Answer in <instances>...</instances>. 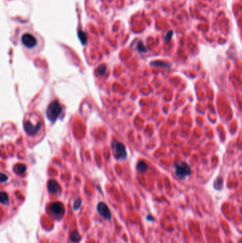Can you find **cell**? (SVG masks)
I'll list each match as a JSON object with an SVG mask.
<instances>
[{"instance_id":"cell-1","label":"cell","mask_w":242,"mask_h":243,"mask_svg":"<svg viewBox=\"0 0 242 243\" xmlns=\"http://www.w3.org/2000/svg\"><path fill=\"white\" fill-rule=\"evenodd\" d=\"M62 112V107L58 101H53L51 103L46 111V115L49 120L55 122L60 114Z\"/></svg>"},{"instance_id":"cell-2","label":"cell","mask_w":242,"mask_h":243,"mask_svg":"<svg viewBox=\"0 0 242 243\" xmlns=\"http://www.w3.org/2000/svg\"><path fill=\"white\" fill-rule=\"evenodd\" d=\"M22 43L25 48H26L28 50H32L35 49L36 46L38 45V41H37L36 37L35 35L30 33H24L22 34Z\"/></svg>"},{"instance_id":"cell-3","label":"cell","mask_w":242,"mask_h":243,"mask_svg":"<svg viewBox=\"0 0 242 243\" xmlns=\"http://www.w3.org/2000/svg\"><path fill=\"white\" fill-rule=\"evenodd\" d=\"M175 174L180 178H185L190 174V168L187 163L180 162L174 166Z\"/></svg>"},{"instance_id":"cell-4","label":"cell","mask_w":242,"mask_h":243,"mask_svg":"<svg viewBox=\"0 0 242 243\" xmlns=\"http://www.w3.org/2000/svg\"><path fill=\"white\" fill-rule=\"evenodd\" d=\"M42 127L41 122L38 121L36 123H33L31 120H27L24 122V130L29 136H34L38 134Z\"/></svg>"},{"instance_id":"cell-5","label":"cell","mask_w":242,"mask_h":243,"mask_svg":"<svg viewBox=\"0 0 242 243\" xmlns=\"http://www.w3.org/2000/svg\"><path fill=\"white\" fill-rule=\"evenodd\" d=\"M113 148L117 159H124L127 158V151L124 144L119 142H115L113 143Z\"/></svg>"},{"instance_id":"cell-6","label":"cell","mask_w":242,"mask_h":243,"mask_svg":"<svg viewBox=\"0 0 242 243\" xmlns=\"http://www.w3.org/2000/svg\"><path fill=\"white\" fill-rule=\"evenodd\" d=\"M51 211L57 217H62L65 214V207L61 202H55L51 205Z\"/></svg>"},{"instance_id":"cell-7","label":"cell","mask_w":242,"mask_h":243,"mask_svg":"<svg viewBox=\"0 0 242 243\" xmlns=\"http://www.w3.org/2000/svg\"><path fill=\"white\" fill-rule=\"evenodd\" d=\"M97 212H98V213L100 214L101 217L107 220H110L111 217H112V214H111L109 207L107 206V204H105L103 202L99 203L98 205H97Z\"/></svg>"},{"instance_id":"cell-8","label":"cell","mask_w":242,"mask_h":243,"mask_svg":"<svg viewBox=\"0 0 242 243\" xmlns=\"http://www.w3.org/2000/svg\"><path fill=\"white\" fill-rule=\"evenodd\" d=\"M48 188H49V192L51 193H53V194L57 193L61 190L59 184H58V182L55 180H51V181H49V184H48Z\"/></svg>"},{"instance_id":"cell-9","label":"cell","mask_w":242,"mask_h":243,"mask_svg":"<svg viewBox=\"0 0 242 243\" xmlns=\"http://www.w3.org/2000/svg\"><path fill=\"white\" fill-rule=\"evenodd\" d=\"M137 170L141 173H144L147 171V165L145 162L139 161L137 164Z\"/></svg>"},{"instance_id":"cell-10","label":"cell","mask_w":242,"mask_h":243,"mask_svg":"<svg viewBox=\"0 0 242 243\" xmlns=\"http://www.w3.org/2000/svg\"><path fill=\"white\" fill-rule=\"evenodd\" d=\"M0 203L7 204L9 203V196L5 192H0Z\"/></svg>"},{"instance_id":"cell-11","label":"cell","mask_w":242,"mask_h":243,"mask_svg":"<svg viewBox=\"0 0 242 243\" xmlns=\"http://www.w3.org/2000/svg\"><path fill=\"white\" fill-rule=\"evenodd\" d=\"M70 239H71V240L73 241V242H77V241H78L80 239V234L78 233L77 231H75V232H73V233L70 235Z\"/></svg>"},{"instance_id":"cell-12","label":"cell","mask_w":242,"mask_h":243,"mask_svg":"<svg viewBox=\"0 0 242 243\" xmlns=\"http://www.w3.org/2000/svg\"><path fill=\"white\" fill-rule=\"evenodd\" d=\"M137 49L139 52L141 53H144V52H146V46H144V44L143 43L142 41H139V43L137 45Z\"/></svg>"},{"instance_id":"cell-13","label":"cell","mask_w":242,"mask_h":243,"mask_svg":"<svg viewBox=\"0 0 242 243\" xmlns=\"http://www.w3.org/2000/svg\"><path fill=\"white\" fill-rule=\"evenodd\" d=\"M16 171H17L19 173H24L26 171V166L24 164H19L16 166Z\"/></svg>"},{"instance_id":"cell-14","label":"cell","mask_w":242,"mask_h":243,"mask_svg":"<svg viewBox=\"0 0 242 243\" xmlns=\"http://www.w3.org/2000/svg\"><path fill=\"white\" fill-rule=\"evenodd\" d=\"M106 70H107V67L106 65H104V64H102V65H100V66L97 68V72H98V73L100 75H104L105 73V72H106Z\"/></svg>"},{"instance_id":"cell-15","label":"cell","mask_w":242,"mask_h":243,"mask_svg":"<svg viewBox=\"0 0 242 243\" xmlns=\"http://www.w3.org/2000/svg\"><path fill=\"white\" fill-rule=\"evenodd\" d=\"M222 186H223V180L222 179L220 181V182H219V178H217V179L216 180L215 182H214V188L217 186L216 189H221Z\"/></svg>"},{"instance_id":"cell-16","label":"cell","mask_w":242,"mask_h":243,"mask_svg":"<svg viewBox=\"0 0 242 243\" xmlns=\"http://www.w3.org/2000/svg\"><path fill=\"white\" fill-rule=\"evenodd\" d=\"M81 203H82V200H81V199H77V200L74 203V206H73V208H74L75 210L78 209V208L80 207Z\"/></svg>"},{"instance_id":"cell-17","label":"cell","mask_w":242,"mask_h":243,"mask_svg":"<svg viewBox=\"0 0 242 243\" xmlns=\"http://www.w3.org/2000/svg\"><path fill=\"white\" fill-rule=\"evenodd\" d=\"M7 179H8V177H7V175H5L4 173H0V182L4 183L7 181Z\"/></svg>"},{"instance_id":"cell-18","label":"cell","mask_w":242,"mask_h":243,"mask_svg":"<svg viewBox=\"0 0 242 243\" xmlns=\"http://www.w3.org/2000/svg\"><path fill=\"white\" fill-rule=\"evenodd\" d=\"M173 35V31H170L169 32L167 33L166 36V41L169 42L170 41H171V38H172Z\"/></svg>"},{"instance_id":"cell-19","label":"cell","mask_w":242,"mask_h":243,"mask_svg":"<svg viewBox=\"0 0 242 243\" xmlns=\"http://www.w3.org/2000/svg\"><path fill=\"white\" fill-rule=\"evenodd\" d=\"M80 39L82 41V42L83 43H85L87 41V36L85 34V33L83 32H80Z\"/></svg>"},{"instance_id":"cell-20","label":"cell","mask_w":242,"mask_h":243,"mask_svg":"<svg viewBox=\"0 0 242 243\" xmlns=\"http://www.w3.org/2000/svg\"><path fill=\"white\" fill-rule=\"evenodd\" d=\"M147 220H154V218H153L152 216L149 215V216H148V217H147Z\"/></svg>"}]
</instances>
